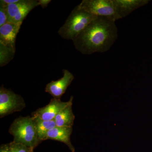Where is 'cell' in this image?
I'll return each instance as SVG.
<instances>
[{
  "mask_svg": "<svg viewBox=\"0 0 152 152\" xmlns=\"http://www.w3.org/2000/svg\"><path fill=\"white\" fill-rule=\"evenodd\" d=\"M115 21L97 17L73 40L76 50L85 55L108 51L116 40Z\"/></svg>",
  "mask_w": 152,
  "mask_h": 152,
  "instance_id": "6da1fadb",
  "label": "cell"
},
{
  "mask_svg": "<svg viewBox=\"0 0 152 152\" xmlns=\"http://www.w3.org/2000/svg\"><path fill=\"white\" fill-rule=\"evenodd\" d=\"M9 132L13 136V142L33 149L42 142L38 138L32 116L17 118L11 124Z\"/></svg>",
  "mask_w": 152,
  "mask_h": 152,
  "instance_id": "7a4b0ae2",
  "label": "cell"
},
{
  "mask_svg": "<svg viewBox=\"0 0 152 152\" xmlns=\"http://www.w3.org/2000/svg\"><path fill=\"white\" fill-rule=\"evenodd\" d=\"M96 17L77 6L60 28L58 33L62 38L73 41Z\"/></svg>",
  "mask_w": 152,
  "mask_h": 152,
  "instance_id": "3957f363",
  "label": "cell"
},
{
  "mask_svg": "<svg viewBox=\"0 0 152 152\" xmlns=\"http://www.w3.org/2000/svg\"><path fill=\"white\" fill-rule=\"evenodd\" d=\"M79 7L95 16L116 21L121 19L113 0H83Z\"/></svg>",
  "mask_w": 152,
  "mask_h": 152,
  "instance_id": "277c9868",
  "label": "cell"
},
{
  "mask_svg": "<svg viewBox=\"0 0 152 152\" xmlns=\"http://www.w3.org/2000/svg\"><path fill=\"white\" fill-rule=\"evenodd\" d=\"M25 103L21 96L12 90L5 88L3 85L0 88V117L8 115L15 112L21 111L25 107Z\"/></svg>",
  "mask_w": 152,
  "mask_h": 152,
  "instance_id": "5b68a950",
  "label": "cell"
},
{
  "mask_svg": "<svg viewBox=\"0 0 152 152\" xmlns=\"http://www.w3.org/2000/svg\"><path fill=\"white\" fill-rule=\"evenodd\" d=\"M73 96H72L69 100L67 102H63L60 99L53 98L46 106L38 109L33 113L32 116L38 117L43 121L54 120L57 115L62 110L73 103Z\"/></svg>",
  "mask_w": 152,
  "mask_h": 152,
  "instance_id": "8992f818",
  "label": "cell"
},
{
  "mask_svg": "<svg viewBox=\"0 0 152 152\" xmlns=\"http://www.w3.org/2000/svg\"><path fill=\"white\" fill-rule=\"evenodd\" d=\"M63 72L62 77L56 81H52L46 86V92L54 99H61L75 78L74 75L68 70H63Z\"/></svg>",
  "mask_w": 152,
  "mask_h": 152,
  "instance_id": "52a82bcc",
  "label": "cell"
},
{
  "mask_svg": "<svg viewBox=\"0 0 152 152\" xmlns=\"http://www.w3.org/2000/svg\"><path fill=\"white\" fill-rule=\"evenodd\" d=\"M22 23H7L0 27V45L15 52L16 39Z\"/></svg>",
  "mask_w": 152,
  "mask_h": 152,
  "instance_id": "ba28073f",
  "label": "cell"
},
{
  "mask_svg": "<svg viewBox=\"0 0 152 152\" xmlns=\"http://www.w3.org/2000/svg\"><path fill=\"white\" fill-rule=\"evenodd\" d=\"M117 13L121 19L129 15L133 11L145 5L147 0H113Z\"/></svg>",
  "mask_w": 152,
  "mask_h": 152,
  "instance_id": "9c48e42d",
  "label": "cell"
},
{
  "mask_svg": "<svg viewBox=\"0 0 152 152\" xmlns=\"http://www.w3.org/2000/svg\"><path fill=\"white\" fill-rule=\"evenodd\" d=\"M72 132V127L56 126L49 131L46 140H54L64 143L71 152H75V149L71 142L70 139Z\"/></svg>",
  "mask_w": 152,
  "mask_h": 152,
  "instance_id": "30bf717a",
  "label": "cell"
},
{
  "mask_svg": "<svg viewBox=\"0 0 152 152\" xmlns=\"http://www.w3.org/2000/svg\"><path fill=\"white\" fill-rule=\"evenodd\" d=\"M72 104L67 106L57 115L54 119L56 126L72 127L75 119L72 109Z\"/></svg>",
  "mask_w": 152,
  "mask_h": 152,
  "instance_id": "8fae6325",
  "label": "cell"
},
{
  "mask_svg": "<svg viewBox=\"0 0 152 152\" xmlns=\"http://www.w3.org/2000/svg\"><path fill=\"white\" fill-rule=\"evenodd\" d=\"M32 117L35 125L38 138L41 142L46 140L49 131L56 126L54 120L43 121L38 117Z\"/></svg>",
  "mask_w": 152,
  "mask_h": 152,
  "instance_id": "7c38bea8",
  "label": "cell"
},
{
  "mask_svg": "<svg viewBox=\"0 0 152 152\" xmlns=\"http://www.w3.org/2000/svg\"><path fill=\"white\" fill-rule=\"evenodd\" d=\"M38 6H39V0H28L27 3L26 5L20 10L13 19L11 23H23V21L30 12Z\"/></svg>",
  "mask_w": 152,
  "mask_h": 152,
  "instance_id": "4fadbf2b",
  "label": "cell"
},
{
  "mask_svg": "<svg viewBox=\"0 0 152 152\" xmlns=\"http://www.w3.org/2000/svg\"><path fill=\"white\" fill-rule=\"evenodd\" d=\"M28 0H20L18 2L6 6L8 16V23H11L20 10L27 3Z\"/></svg>",
  "mask_w": 152,
  "mask_h": 152,
  "instance_id": "5bb4252c",
  "label": "cell"
},
{
  "mask_svg": "<svg viewBox=\"0 0 152 152\" xmlns=\"http://www.w3.org/2000/svg\"><path fill=\"white\" fill-rule=\"evenodd\" d=\"M0 66L6 65L12 59L15 52L0 45Z\"/></svg>",
  "mask_w": 152,
  "mask_h": 152,
  "instance_id": "9a60e30c",
  "label": "cell"
},
{
  "mask_svg": "<svg viewBox=\"0 0 152 152\" xmlns=\"http://www.w3.org/2000/svg\"><path fill=\"white\" fill-rule=\"evenodd\" d=\"M8 144L10 152H30L32 150H34L26 146L23 144L15 142L13 141Z\"/></svg>",
  "mask_w": 152,
  "mask_h": 152,
  "instance_id": "2e32d148",
  "label": "cell"
},
{
  "mask_svg": "<svg viewBox=\"0 0 152 152\" xmlns=\"http://www.w3.org/2000/svg\"><path fill=\"white\" fill-rule=\"evenodd\" d=\"M8 23V16L6 6L0 4V27Z\"/></svg>",
  "mask_w": 152,
  "mask_h": 152,
  "instance_id": "e0dca14e",
  "label": "cell"
},
{
  "mask_svg": "<svg viewBox=\"0 0 152 152\" xmlns=\"http://www.w3.org/2000/svg\"><path fill=\"white\" fill-rule=\"evenodd\" d=\"M50 2V0H39V5L41 6L43 8H45Z\"/></svg>",
  "mask_w": 152,
  "mask_h": 152,
  "instance_id": "ac0fdd59",
  "label": "cell"
},
{
  "mask_svg": "<svg viewBox=\"0 0 152 152\" xmlns=\"http://www.w3.org/2000/svg\"><path fill=\"white\" fill-rule=\"evenodd\" d=\"M0 152H10L9 149L8 144H3L0 147Z\"/></svg>",
  "mask_w": 152,
  "mask_h": 152,
  "instance_id": "d6986e66",
  "label": "cell"
},
{
  "mask_svg": "<svg viewBox=\"0 0 152 152\" xmlns=\"http://www.w3.org/2000/svg\"><path fill=\"white\" fill-rule=\"evenodd\" d=\"M30 152H34V150H32V151H31Z\"/></svg>",
  "mask_w": 152,
  "mask_h": 152,
  "instance_id": "ffe728a7",
  "label": "cell"
}]
</instances>
